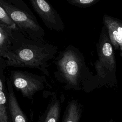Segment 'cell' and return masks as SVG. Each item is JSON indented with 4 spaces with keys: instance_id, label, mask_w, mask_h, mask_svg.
Segmentation results:
<instances>
[{
    "instance_id": "cell-15",
    "label": "cell",
    "mask_w": 122,
    "mask_h": 122,
    "mask_svg": "<svg viewBox=\"0 0 122 122\" xmlns=\"http://www.w3.org/2000/svg\"><path fill=\"white\" fill-rule=\"evenodd\" d=\"M103 20L109 23L122 36V26L118 22L106 15L104 16Z\"/></svg>"
},
{
    "instance_id": "cell-3",
    "label": "cell",
    "mask_w": 122,
    "mask_h": 122,
    "mask_svg": "<svg viewBox=\"0 0 122 122\" xmlns=\"http://www.w3.org/2000/svg\"><path fill=\"white\" fill-rule=\"evenodd\" d=\"M0 5L10 16L18 30L31 39L45 42L43 29L23 0H0Z\"/></svg>"
},
{
    "instance_id": "cell-14",
    "label": "cell",
    "mask_w": 122,
    "mask_h": 122,
    "mask_svg": "<svg viewBox=\"0 0 122 122\" xmlns=\"http://www.w3.org/2000/svg\"><path fill=\"white\" fill-rule=\"evenodd\" d=\"M99 0H66L69 4L79 8H88L95 4Z\"/></svg>"
},
{
    "instance_id": "cell-1",
    "label": "cell",
    "mask_w": 122,
    "mask_h": 122,
    "mask_svg": "<svg viewBox=\"0 0 122 122\" xmlns=\"http://www.w3.org/2000/svg\"><path fill=\"white\" fill-rule=\"evenodd\" d=\"M58 52V47L31 39L13 29L11 44L5 54L7 66L37 69L50 77L48 67Z\"/></svg>"
},
{
    "instance_id": "cell-16",
    "label": "cell",
    "mask_w": 122,
    "mask_h": 122,
    "mask_svg": "<svg viewBox=\"0 0 122 122\" xmlns=\"http://www.w3.org/2000/svg\"><path fill=\"white\" fill-rule=\"evenodd\" d=\"M114 122L112 120H110V121H108V122Z\"/></svg>"
},
{
    "instance_id": "cell-7",
    "label": "cell",
    "mask_w": 122,
    "mask_h": 122,
    "mask_svg": "<svg viewBox=\"0 0 122 122\" xmlns=\"http://www.w3.org/2000/svg\"><path fill=\"white\" fill-rule=\"evenodd\" d=\"M6 85L11 122H28L27 118L20 107L14 93L13 87L8 78L6 79Z\"/></svg>"
},
{
    "instance_id": "cell-10",
    "label": "cell",
    "mask_w": 122,
    "mask_h": 122,
    "mask_svg": "<svg viewBox=\"0 0 122 122\" xmlns=\"http://www.w3.org/2000/svg\"><path fill=\"white\" fill-rule=\"evenodd\" d=\"M83 106L77 100L68 102L64 112L62 122H79L81 116Z\"/></svg>"
},
{
    "instance_id": "cell-13",
    "label": "cell",
    "mask_w": 122,
    "mask_h": 122,
    "mask_svg": "<svg viewBox=\"0 0 122 122\" xmlns=\"http://www.w3.org/2000/svg\"><path fill=\"white\" fill-rule=\"evenodd\" d=\"M0 23L11 27L14 30H17L16 24L12 20L9 14L1 5H0Z\"/></svg>"
},
{
    "instance_id": "cell-8",
    "label": "cell",
    "mask_w": 122,
    "mask_h": 122,
    "mask_svg": "<svg viewBox=\"0 0 122 122\" xmlns=\"http://www.w3.org/2000/svg\"><path fill=\"white\" fill-rule=\"evenodd\" d=\"M64 98H59L55 92L51 93V100L38 122H58L61 111V104Z\"/></svg>"
},
{
    "instance_id": "cell-11",
    "label": "cell",
    "mask_w": 122,
    "mask_h": 122,
    "mask_svg": "<svg viewBox=\"0 0 122 122\" xmlns=\"http://www.w3.org/2000/svg\"><path fill=\"white\" fill-rule=\"evenodd\" d=\"M13 29L0 23V57L4 58L11 44Z\"/></svg>"
},
{
    "instance_id": "cell-6",
    "label": "cell",
    "mask_w": 122,
    "mask_h": 122,
    "mask_svg": "<svg viewBox=\"0 0 122 122\" xmlns=\"http://www.w3.org/2000/svg\"><path fill=\"white\" fill-rule=\"evenodd\" d=\"M98 60L95 62L96 75L95 76L97 85L107 77V73L113 69V50L109 45H102L98 43L96 45Z\"/></svg>"
},
{
    "instance_id": "cell-9",
    "label": "cell",
    "mask_w": 122,
    "mask_h": 122,
    "mask_svg": "<svg viewBox=\"0 0 122 122\" xmlns=\"http://www.w3.org/2000/svg\"><path fill=\"white\" fill-rule=\"evenodd\" d=\"M6 66L0 65V122H10L9 113L6 77L4 75V69Z\"/></svg>"
},
{
    "instance_id": "cell-5",
    "label": "cell",
    "mask_w": 122,
    "mask_h": 122,
    "mask_svg": "<svg viewBox=\"0 0 122 122\" xmlns=\"http://www.w3.org/2000/svg\"><path fill=\"white\" fill-rule=\"evenodd\" d=\"M32 9L45 26L51 30L62 31L65 25L58 11L45 0H30Z\"/></svg>"
},
{
    "instance_id": "cell-4",
    "label": "cell",
    "mask_w": 122,
    "mask_h": 122,
    "mask_svg": "<svg viewBox=\"0 0 122 122\" xmlns=\"http://www.w3.org/2000/svg\"><path fill=\"white\" fill-rule=\"evenodd\" d=\"M8 78L13 87L23 97L32 101L34 94L43 90L47 83L46 75H39L21 70L11 71Z\"/></svg>"
},
{
    "instance_id": "cell-12",
    "label": "cell",
    "mask_w": 122,
    "mask_h": 122,
    "mask_svg": "<svg viewBox=\"0 0 122 122\" xmlns=\"http://www.w3.org/2000/svg\"><path fill=\"white\" fill-rule=\"evenodd\" d=\"M103 23L107 28L110 41L115 48H118V45L122 51V36L107 21L103 20Z\"/></svg>"
},
{
    "instance_id": "cell-2",
    "label": "cell",
    "mask_w": 122,
    "mask_h": 122,
    "mask_svg": "<svg viewBox=\"0 0 122 122\" xmlns=\"http://www.w3.org/2000/svg\"><path fill=\"white\" fill-rule=\"evenodd\" d=\"M53 62L56 66L54 76L65 90L90 92L97 86L95 76L86 65L84 55L74 45H69L59 51Z\"/></svg>"
}]
</instances>
